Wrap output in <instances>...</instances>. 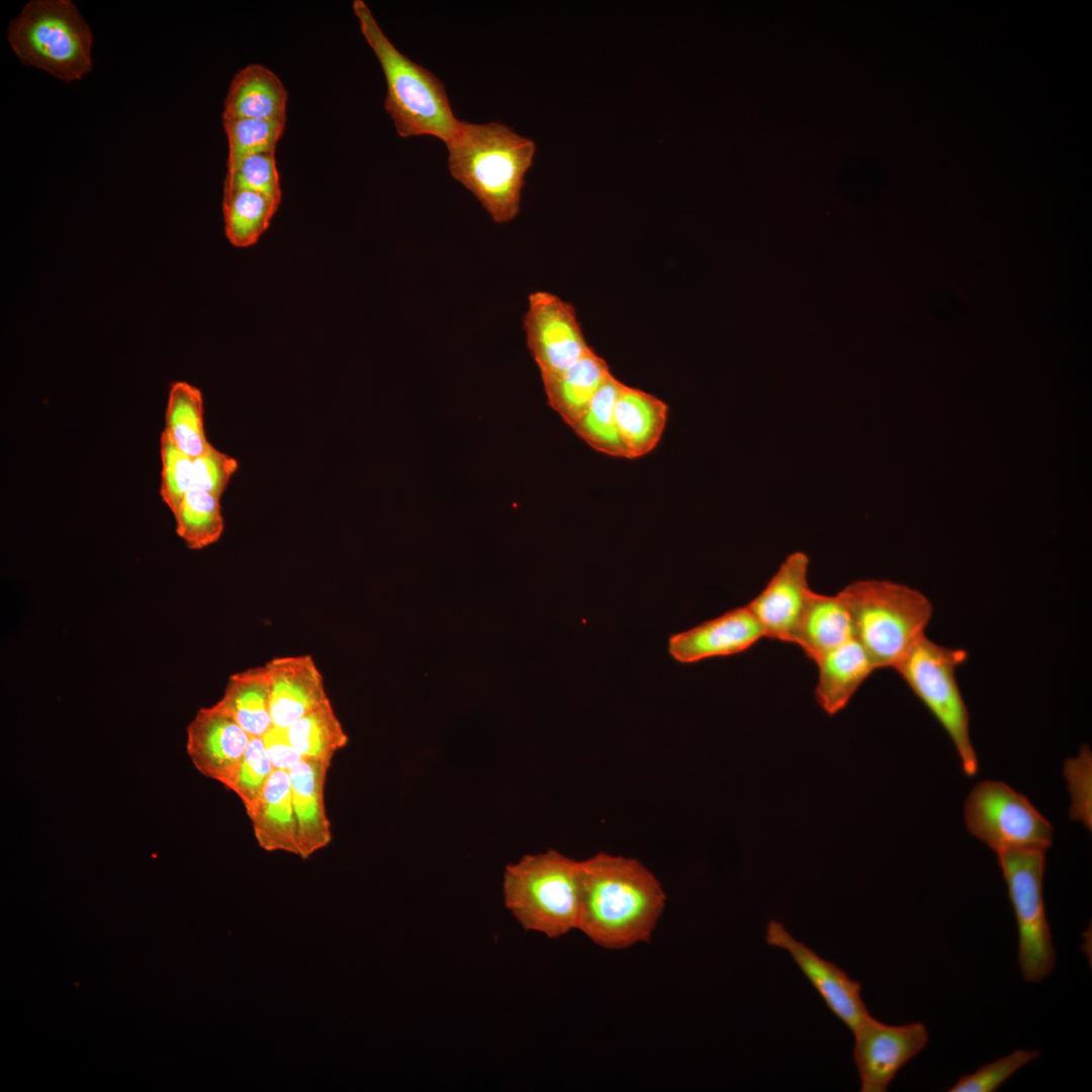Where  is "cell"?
<instances>
[{"label":"cell","instance_id":"cell-1","mask_svg":"<svg viewBox=\"0 0 1092 1092\" xmlns=\"http://www.w3.org/2000/svg\"><path fill=\"white\" fill-rule=\"evenodd\" d=\"M666 895L639 859L605 851L579 860L577 930L609 950L649 942Z\"/></svg>","mask_w":1092,"mask_h":1092},{"label":"cell","instance_id":"cell-2","mask_svg":"<svg viewBox=\"0 0 1092 1092\" xmlns=\"http://www.w3.org/2000/svg\"><path fill=\"white\" fill-rule=\"evenodd\" d=\"M445 145L451 176L475 196L494 222L512 221L520 211L535 143L498 121L461 120Z\"/></svg>","mask_w":1092,"mask_h":1092},{"label":"cell","instance_id":"cell-3","mask_svg":"<svg viewBox=\"0 0 1092 1092\" xmlns=\"http://www.w3.org/2000/svg\"><path fill=\"white\" fill-rule=\"evenodd\" d=\"M360 30L374 52L386 80L384 107L401 138L432 135L447 144L457 132L456 118L444 84L417 64L384 34L363 0H354Z\"/></svg>","mask_w":1092,"mask_h":1092},{"label":"cell","instance_id":"cell-4","mask_svg":"<svg viewBox=\"0 0 1092 1092\" xmlns=\"http://www.w3.org/2000/svg\"><path fill=\"white\" fill-rule=\"evenodd\" d=\"M502 889L523 929L552 939L577 930L579 860L555 849L526 854L506 867Z\"/></svg>","mask_w":1092,"mask_h":1092},{"label":"cell","instance_id":"cell-5","mask_svg":"<svg viewBox=\"0 0 1092 1092\" xmlns=\"http://www.w3.org/2000/svg\"><path fill=\"white\" fill-rule=\"evenodd\" d=\"M839 593L849 609L854 638L877 668H894L925 634L932 616V605L922 593L889 580H857Z\"/></svg>","mask_w":1092,"mask_h":1092},{"label":"cell","instance_id":"cell-6","mask_svg":"<svg viewBox=\"0 0 1092 1092\" xmlns=\"http://www.w3.org/2000/svg\"><path fill=\"white\" fill-rule=\"evenodd\" d=\"M18 59L64 81L80 80L92 69L93 35L71 0H32L7 31Z\"/></svg>","mask_w":1092,"mask_h":1092},{"label":"cell","instance_id":"cell-7","mask_svg":"<svg viewBox=\"0 0 1092 1092\" xmlns=\"http://www.w3.org/2000/svg\"><path fill=\"white\" fill-rule=\"evenodd\" d=\"M967 658L965 649L939 645L924 634L894 669L945 730L964 774L974 777L979 762L970 736L968 708L956 678L957 668Z\"/></svg>","mask_w":1092,"mask_h":1092},{"label":"cell","instance_id":"cell-8","mask_svg":"<svg viewBox=\"0 0 1092 1092\" xmlns=\"http://www.w3.org/2000/svg\"><path fill=\"white\" fill-rule=\"evenodd\" d=\"M1018 930V965L1027 983H1039L1054 970L1056 950L1045 913V851L997 854Z\"/></svg>","mask_w":1092,"mask_h":1092},{"label":"cell","instance_id":"cell-9","mask_svg":"<svg viewBox=\"0 0 1092 1092\" xmlns=\"http://www.w3.org/2000/svg\"><path fill=\"white\" fill-rule=\"evenodd\" d=\"M965 822L975 837L996 854L1021 850L1046 851L1054 829L1022 794L1000 781L979 782L965 803Z\"/></svg>","mask_w":1092,"mask_h":1092},{"label":"cell","instance_id":"cell-10","mask_svg":"<svg viewBox=\"0 0 1092 1092\" xmlns=\"http://www.w3.org/2000/svg\"><path fill=\"white\" fill-rule=\"evenodd\" d=\"M524 331L542 380L565 371L592 350L573 305L548 291L529 295Z\"/></svg>","mask_w":1092,"mask_h":1092},{"label":"cell","instance_id":"cell-11","mask_svg":"<svg viewBox=\"0 0 1092 1092\" xmlns=\"http://www.w3.org/2000/svg\"><path fill=\"white\" fill-rule=\"evenodd\" d=\"M851 1032L861 1092H886L897 1073L925 1049L929 1039L922 1022L891 1025L872 1015Z\"/></svg>","mask_w":1092,"mask_h":1092},{"label":"cell","instance_id":"cell-12","mask_svg":"<svg viewBox=\"0 0 1092 1092\" xmlns=\"http://www.w3.org/2000/svg\"><path fill=\"white\" fill-rule=\"evenodd\" d=\"M765 941L789 952L826 1006L850 1031L871 1015L861 996L860 984L837 965L794 938L781 922H768Z\"/></svg>","mask_w":1092,"mask_h":1092},{"label":"cell","instance_id":"cell-13","mask_svg":"<svg viewBox=\"0 0 1092 1092\" xmlns=\"http://www.w3.org/2000/svg\"><path fill=\"white\" fill-rule=\"evenodd\" d=\"M186 735V750L194 767L228 789L252 736L216 703L197 711Z\"/></svg>","mask_w":1092,"mask_h":1092},{"label":"cell","instance_id":"cell-14","mask_svg":"<svg viewBox=\"0 0 1092 1092\" xmlns=\"http://www.w3.org/2000/svg\"><path fill=\"white\" fill-rule=\"evenodd\" d=\"M809 557L790 554L760 593L748 605L764 637L793 643L796 631L814 590L808 582Z\"/></svg>","mask_w":1092,"mask_h":1092},{"label":"cell","instance_id":"cell-15","mask_svg":"<svg viewBox=\"0 0 1092 1092\" xmlns=\"http://www.w3.org/2000/svg\"><path fill=\"white\" fill-rule=\"evenodd\" d=\"M762 638H765L762 628L744 606L673 634L668 640V652L680 663H694L739 654Z\"/></svg>","mask_w":1092,"mask_h":1092},{"label":"cell","instance_id":"cell-16","mask_svg":"<svg viewBox=\"0 0 1092 1092\" xmlns=\"http://www.w3.org/2000/svg\"><path fill=\"white\" fill-rule=\"evenodd\" d=\"M273 726L287 729L329 698L311 655L274 657L265 664Z\"/></svg>","mask_w":1092,"mask_h":1092},{"label":"cell","instance_id":"cell-17","mask_svg":"<svg viewBox=\"0 0 1092 1092\" xmlns=\"http://www.w3.org/2000/svg\"><path fill=\"white\" fill-rule=\"evenodd\" d=\"M331 762L305 759L289 770V782L300 857L311 854L330 844L331 823L325 806V786Z\"/></svg>","mask_w":1092,"mask_h":1092},{"label":"cell","instance_id":"cell-18","mask_svg":"<svg viewBox=\"0 0 1092 1092\" xmlns=\"http://www.w3.org/2000/svg\"><path fill=\"white\" fill-rule=\"evenodd\" d=\"M813 661L818 673L815 699L829 716L842 711L863 681L878 669L855 638L821 654Z\"/></svg>","mask_w":1092,"mask_h":1092},{"label":"cell","instance_id":"cell-19","mask_svg":"<svg viewBox=\"0 0 1092 1092\" xmlns=\"http://www.w3.org/2000/svg\"><path fill=\"white\" fill-rule=\"evenodd\" d=\"M247 815L261 848L300 856L287 770L273 769L256 806Z\"/></svg>","mask_w":1092,"mask_h":1092},{"label":"cell","instance_id":"cell-20","mask_svg":"<svg viewBox=\"0 0 1092 1092\" xmlns=\"http://www.w3.org/2000/svg\"><path fill=\"white\" fill-rule=\"evenodd\" d=\"M668 406L639 388L622 382L615 403V419L630 459L653 451L665 430Z\"/></svg>","mask_w":1092,"mask_h":1092},{"label":"cell","instance_id":"cell-21","mask_svg":"<svg viewBox=\"0 0 1092 1092\" xmlns=\"http://www.w3.org/2000/svg\"><path fill=\"white\" fill-rule=\"evenodd\" d=\"M287 91L278 76L251 64L234 76L224 99L222 118L286 121Z\"/></svg>","mask_w":1092,"mask_h":1092},{"label":"cell","instance_id":"cell-22","mask_svg":"<svg viewBox=\"0 0 1092 1092\" xmlns=\"http://www.w3.org/2000/svg\"><path fill=\"white\" fill-rule=\"evenodd\" d=\"M854 638L849 609L838 592L822 595L813 592L793 644L814 660L821 654Z\"/></svg>","mask_w":1092,"mask_h":1092},{"label":"cell","instance_id":"cell-23","mask_svg":"<svg viewBox=\"0 0 1092 1092\" xmlns=\"http://www.w3.org/2000/svg\"><path fill=\"white\" fill-rule=\"evenodd\" d=\"M610 374L606 360L592 349L565 371L542 380L548 404L571 427Z\"/></svg>","mask_w":1092,"mask_h":1092},{"label":"cell","instance_id":"cell-24","mask_svg":"<svg viewBox=\"0 0 1092 1092\" xmlns=\"http://www.w3.org/2000/svg\"><path fill=\"white\" fill-rule=\"evenodd\" d=\"M216 705L251 736L263 737L273 726L266 666L251 667L231 675Z\"/></svg>","mask_w":1092,"mask_h":1092},{"label":"cell","instance_id":"cell-25","mask_svg":"<svg viewBox=\"0 0 1092 1092\" xmlns=\"http://www.w3.org/2000/svg\"><path fill=\"white\" fill-rule=\"evenodd\" d=\"M163 432L180 451L193 459L212 446L205 434L203 398L197 387L185 381L171 385Z\"/></svg>","mask_w":1092,"mask_h":1092},{"label":"cell","instance_id":"cell-26","mask_svg":"<svg viewBox=\"0 0 1092 1092\" xmlns=\"http://www.w3.org/2000/svg\"><path fill=\"white\" fill-rule=\"evenodd\" d=\"M279 204L260 192L223 190L224 231L230 243L238 248L256 244L268 229Z\"/></svg>","mask_w":1092,"mask_h":1092},{"label":"cell","instance_id":"cell-27","mask_svg":"<svg viewBox=\"0 0 1092 1092\" xmlns=\"http://www.w3.org/2000/svg\"><path fill=\"white\" fill-rule=\"evenodd\" d=\"M621 384L611 373L584 413L570 428L596 451L630 459L615 419V403Z\"/></svg>","mask_w":1092,"mask_h":1092},{"label":"cell","instance_id":"cell-28","mask_svg":"<svg viewBox=\"0 0 1092 1092\" xmlns=\"http://www.w3.org/2000/svg\"><path fill=\"white\" fill-rule=\"evenodd\" d=\"M286 733L303 758L328 762L349 740L330 699L296 720Z\"/></svg>","mask_w":1092,"mask_h":1092},{"label":"cell","instance_id":"cell-29","mask_svg":"<svg viewBox=\"0 0 1092 1092\" xmlns=\"http://www.w3.org/2000/svg\"><path fill=\"white\" fill-rule=\"evenodd\" d=\"M173 516L177 535L192 550L217 542L224 530L220 499L195 486L187 491Z\"/></svg>","mask_w":1092,"mask_h":1092},{"label":"cell","instance_id":"cell-30","mask_svg":"<svg viewBox=\"0 0 1092 1092\" xmlns=\"http://www.w3.org/2000/svg\"><path fill=\"white\" fill-rule=\"evenodd\" d=\"M285 120L222 118L229 144L228 165L245 157L275 152Z\"/></svg>","mask_w":1092,"mask_h":1092},{"label":"cell","instance_id":"cell-31","mask_svg":"<svg viewBox=\"0 0 1092 1092\" xmlns=\"http://www.w3.org/2000/svg\"><path fill=\"white\" fill-rule=\"evenodd\" d=\"M247 189L281 202L275 152L248 156L228 165L223 190Z\"/></svg>","mask_w":1092,"mask_h":1092},{"label":"cell","instance_id":"cell-32","mask_svg":"<svg viewBox=\"0 0 1092 1092\" xmlns=\"http://www.w3.org/2000/svg\"><path fill=\"white\" fill-rule=\"evenodd\" d=\"M273 769L263 738L252 736L235 779L228 788L241 799L247 814L256 806Z\"/></svg>","mask_w":1092,"mask_h":1092},{"label":"cell","instance_id":"cell-33","mask_svg":"<svg viewBox=\"0 0 1092 1092\" xmlns=\"http://www.w3.org/2000/svg\"><path fill=\"white\" fill-rule=\"evenodd\" d=\"M160 495L173 514L193 486V458L180 451L164 432L160 438Z\"/></svg>","mask_w":1092,"mask_h":1092},{"label":"cell","instance_id":"cell-34","mask_svg":"<svg viewBox=\"0 0 1092 1092\" xmlns=\"http://www.w3.org/2000/svg\"><path fill=\"white\" fill-rule=\"evenodd\" d=\"M1036 1050L1018 1049L992 1063L981 1066L973 1073L963 1075L948 1089L950 1092H993L1023 1066L1038 1059Z\"/></svg>","mask_w":1092,"mask_h":1092},{"label":"cell","instance_id":"cell-35","mask_svg":"<svg viewBox=\"0 0 1092 1092\" xmlns=\"http://www.w3.org/2000/svg\"><path fill=\"white\" fill-rule=\"evenodd\" d=\"M238 467L235 458L211 446L193 459V486L220 499Z\"/></svg>","mask_w":1092,"mask_h":1092},{"label":"cell","instance_id":"cell-36","mask_svg":"<svg viewBox=\"0 0 1092 1092\" xmlns=\"http://www.w3.org/2000/svg\"><path fill=\"white\" fill-rule=\"evenodd\" d=\"M262 738L266 755L275 769L288 771L303 759L290 743L286 729L272 726Z\"/></svg>","mask_w":1092,"mask_h":1092}]
</instances>
